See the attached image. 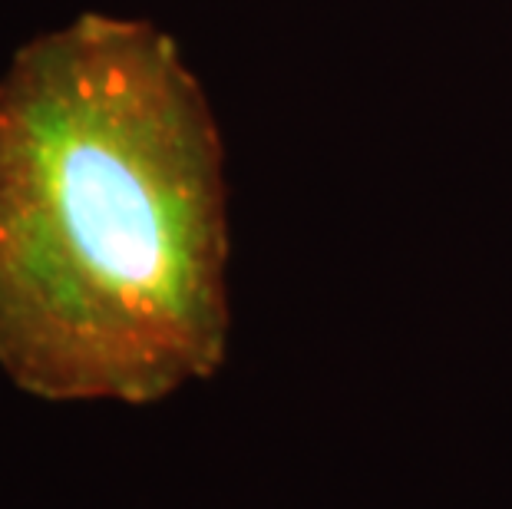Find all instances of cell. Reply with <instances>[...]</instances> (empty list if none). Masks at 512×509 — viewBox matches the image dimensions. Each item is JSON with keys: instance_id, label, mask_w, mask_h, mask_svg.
<instances>
[{"instance_id": "cell-1", "label": "cell", "mask_w": 512, "mask_h": 509, "mask_svg": "<svg viewBox=\"0 0 512 509\" xmlns=\"http://www.w3.org/2000/svg\"><path fill=\"white\" fill-rule=\"evenodd\" d=\"M219 119L166 30L80 14L0 73V374L47 404L149 407L225 367Z\"/></svg>"}]
</instances>
